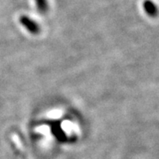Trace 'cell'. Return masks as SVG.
<instances>
[{
	"label": "cell",
	"instance_id": "cell-1",
	"mask_svg": "<svg viewBox=\"0 0 159 159\" xmlns=\"http://www.w3.org/2000/svg\"><path fill=\"white\" fill-rule=\"evenodd\" d=\"M20 22L22 25H24L26 29H27L28 31H30L32 34H38L40 31V27L38 24L34 22L33 20H31L30 18H29L26 16H22L20 18Z\"/></svg>",
	"mask_w": 159,
	"mask_h": 159
},
{
	"label": "cell",
	"instance_id": "cell-2",
	"mask_svg": "<svg viewBox=\"0 0 159 159\" xmlns=\"http://www.w3.org/2000/svg\"><path fill=\"white\" fill-rule=\"evenodd\" d=\"M143 7L145 12L150 16H156L157 14V6L151 0H144L143 3Z\"/></svg>",
	"mask_w": 159,
	"mask_h": 159
},
{
	"label": "cell",
	"instance_id": "cell-3",
	"mask_svg": "<svg viewBox=\"0 0 159 159\" xmlns=\"http://www.w3.org/2000/svg\"><path fill=\"white\" fill-rule=\"evenodd\" d=\"M38 9L41 12H46L48 10V3L46 0H35Z\"/></svg>",
	"mask_w": 159,
	"mask_h": 159
}]
</instances>
